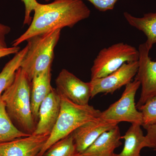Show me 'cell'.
<instances>
[{"label":"cell","instance_id":"6da1fadb","mask_svg":"<svg viewBox=\"0 0 156 156\" xmlns=\"http://www.w3.org/2000/svg\"><path fill=\"white\" fill-rule=\"evenodd\" d=\"M34 12L29 27L14 40L12 47H17L32 37L54 30L72 28L91 14V11L83 0H54L49 4L38 3Z\"/></svg>","mask_w":156,"mask_h":156},{"label":"cell","instance_id":"7a4b0ae2","mask_svg":"<svg viewBox=\"0 0 156 156\" xmlns=\"http://www.w3.org/2000/svg\"><path fill=\"white\" fill-rule=\"evenodd\" d=\"M30 84L27 76L20 67L13 83L1 95L14 125L29 135L33 134L37 126L31 107Z\"/></svg>","mask_w":156,"mask_h":156},{"label":"cell","instance_id":"3957f363","mask_svg":"<svg viewBox=\"0 0 156 156\" xmlns=\"http://www.w3.org/2000/svg\"><path fill=\"white\" fill-rule=\"evenodd\" d=\"M61 96V108L56 125L38 156H42L53 144L71 134L87 122L99 119L101 112L87 105L76 104Z\"/></svg>","mask_w":156,"mask_h":156},{"label":"cell","instance_id":"277c9868","mask_svg":"<svg viewBox=\"0 0 156 156\" xmlns=\"http://www.w3.org/2000/svg\"><path fill=\"white\" fill-rule=\"evenodd\" d=\"M61 30H54L27 41V52L20 67L30 82L35 76L52 67L54 49Z\"/></svg>","mask_w":156,"mask_h":156},{"label":"cell","instance_id":"5b68a950","mask_svg":"<svg viewBox=\"0 0 156 156\" xmlns=\"http://www.w3.org/2000/svg\"><path fill=\"white\" fill-rule=\"evenodd\" d=\"M139 52L136 48L124 43L103 48L93 61L91 80L106 76L120 68L124 63L138 61Z\"/></svg>","mask_w":156,"mask_h":156},{"label":"cell","instance_id":"8992f818","mask_svg":"<svg viewBox=\"0 0 156 156\" xmlns=\"http://www.w3.org/2000/svg\"><path fill=\"white\" fill-rule=\"evenodd\" d=\"M140 86V83L136 78L127 84L120 99L106 110L101 112L99 118L118 124L128 122L142 126V114L136 108L135 103V95Z\"/></svg>","mask_w":156,"mask_h":156},{"label":"cell","instance_id":"52a82bcc","mask_svg":"<svg viewBox=\"0 0 156 156\" xmlns=\"http://www.w3.org/2000/svg\"><path fill=\"white\" fill-rule=\"evenodd\" d=\"M138 50V68L135 78L140 83L141 91L136 104L137 109L147 101L156 97V61L150 57V50L145 43L139 45Z\"/></svg>","mask_w":156,"mask_h":156},{"label":"cell","instance_id":"ba28073f","mask_svg":"<svg viewBox=\"0 0 156 156\" xmlns=\"http://www.w3.org/2000/svg\"><path fill=\"white\" fill-rule=\"evenodd\" d=\"M138 68V61L124 63L120 68L109 75L91 80V98L99 93L113 94L123 86L132 82L136 75Z\"/></svg>","mask_w":156,"mask_h":156},{"label":"cell","instance_id":"9c48e42d","mask_svg":"<svg viewBox=\"0 0 156 156\" xmlns=\"http://www.w3.org/2000/svg\"><path fill=\"white\" fill-rule=\"evenodd\" d=\"M56 90L73 103L79 105H89L91 98L90 83H86L66 69L59 73L56 80Z\"/></svg>","mask_w":156,"mask_h":156},{"label":"cell","instance_id":"30bf717a","mask_svg":"<svg viewBox=\"0 0 156 156\" xmlns=\"http://www.w3.org/2000/svg\"><path fill=\"white\" fill-rule=\"evenodd\" d=\"M50 135L32 134L0 143V156H38Z\"/></svg>","mask_w":156,"mask_h":156},{"label":"cell","instance_id":"8fae6325","mask_svg":"<svg viewBox=\"0 0 156 156\" xmlns=\"http://www.w3.org/2000/svg\"><path fill=\"white\" fill-rule=\"evenodd\" d=\"M61 96L56 89L53 88L50 94L41 104L38 120L33 134H50L56 122L61 108Z\"/></svg>","mask_w":156,"mask_h":156},{"label":"cell","instance_id":"7c38bea8","mask_svg":"<svg viewBox=\"0 0 156 156\" xmlns=\"http://www.w3.org/2000/svg\"><path fill=\"white\" fill-rule=\"evenodd\" d=\"M118 125L99 118L78 127L71 133L78 153L83 152L101 134Z\"/></svg>","mask_w":156,"mask_h":156},{"label":"cell","instance_id":"4fadbf2b","mask_svg":"<svg viewBox=\"0 0 156 156\" xmlns=\"http://www.w3.org/2000/svg\"><path fill=\"white\" fill-rule=\"evenodd\" d=\"M51 67H50L35 76L31 81V107L36 124L38 120L39 110L41 104L50 94L53 88L51 86Z\"/></svg>","mask_w":156,"mask_h":156},{"label":"cell","instance_id":"5bb4252c","mask_svg":"<svg viewBox=\"0 0 156 156\" xmlns=\"http://www.w3.org/2000/svg\"><path fill=\"white\" fill-rule=\"evenodd\" d=\"M121 133L118 125L101 134L79 156H114V151L122 145Z\"/></svg>","mask_w":156,"mask_h":156},{"label":"cell","instance_id":"9a60e30c","mask_svg":"<svg viewBox=\"0 0 156 156\" xmlns=\"http://www.w3.org/2000/svg\"><path fill=\"white\" fill-rule=\"evenodd\" d=\"M123 15L129 25L145 35L147 41L145 44L151 50L156 43V11L146 13L140 17H134L127 12H124Z\"/></svg>","mask_w":156,"mask_h":156},{"label":"cell","instance_id":"2e32d148","mask_svg":"<svg viewBox=\"0 0 156 156\" xmlns=\"http://www.w3.org/2000/svg\"><path fill=\"white\" fill-rule=\"evenodd\" d=\"M140 126L139 124H132L125 135L121 136V139L125 140L122 151L119 154L115 153L114 156H140L145 140Z\"/></svg>","mask_w":156,"mask_h":156},{"label":"cell","instance_id":"e0dca14e","mask_svg":"<svg viewBox=\"0 0 156 156\" xmlns=\"http://www.w3.org/2000/svg\"><path fill=\"white\" fill-rule=\"evenodd\" d=\"M27 50V46L15 54L0 73V96L14 81L17 69L20 67Z\"/></svg>","mask_w":156,"mask_h":156},{"label":"cell","instance_id":"ac0fdd59","mask_svg":"<svg viewBox=\"0 0 156 156\" xmlns=\"http://www.w3.org/2000/svg\"><path fill=\"white\" fill-rule=\"evenodd\" d=\"M1 95L0 96V143L30 135L20 131L14 125L7 113L5 105Z\"/></svg>","mask_w":156,"mask_h":156},{"label":"cell","instance_id":"d6986e66","mask_svg":"<svg viewBox=\"0 0 156 156\" xmlns=\"http://www.w3.org/2000/svg\"><path fill=\"white\" fill-rule=\"evenodd\" d=\"M71 134L53 144L42 156H79Z\"/></svg>","mask_w":156,"mask_h":156},{"label":"cell","instance_id":"ffe728a7","mask_svg":"<svg viewBox=\"0 0 156 156\" xmlns=\"http://www.w3.org/2000/svg\"><path fill=\"white\" fill-rule=\"evenodd\" d=\"M138 110L142 114L144 128L156 124V97L147 101Z\"/></svg>","mask_w":156,"mask_h":156},{"label":"cell","instance_id":"44dd1931","mask_svg":"<svg viewBox=\"0 0 156 156\" xmlns=\"http://www.w3.org/2000/svg\"><path fill=\"white\" fill-rule=\"evenodd\" d=\"M144 129L147 131L145 136L144 147L153 148L156 150V124L146 127Z\"/></svg>","mask_w":156,"mask_h":156},{"label":"cell","instance_id":"7402d4cb","mask_svg":"<svg viewBox=\"0 0 156 156\" xmlns=\"http://www.w3.org/2000/svg\"><path fill=\"white\" fill-rule=\"evenodd\" d=\"M95 9L101 12L112 10L119 0H87Z\"/></svg>","mask_w":156,"mask_h":156},{"label":"cell","instance_id":"603a6c76","mask_svg":"<svg viewBox=\"0 0 156 156\" xmlns=\"http://www.w3.org/2000/svg\"><path fill=\"white\" fill-rule=\"evenodd\" d=\"M25 6V14H24L23 25H30L31 22L32 17L31 14L38 4L37 0H21Z\"/></svg>","mask_w":156,"mask_h":156},{"label":"cell","instance_id":"cb8c5ba5","mask_svg":"<svg viewBox=\"0 0 156 156\" xmlns=\"http://www.w3.org/2000/svg\"><path fill=\"white\" fill-rule=\"evenodd\" d=\"M11 30V27L9 26L0 23V49L8 48L6 42V36Z\"/></svg>","mask_w":156,"mask_h":156},{"label":"cell","instance_id":"d4e9b609","mask_svg":"<svg viewBox=\"0 0 156 156\" xmlns=\"http://www.w3.org/2000/svg\"><path fill=\"white\" fill-rule=\"evenodd\" d=\"M20 51V48L18 46L0 49V58L12 54H16Z\"/></svg>","mask_w":156,"mask_h":156},{"label":"cell","instance_id":"484cf974","mask_svg":"<svg viewBox=\"0 0 156 156\" xmlns=\"http://www.w3.org/2000/svg\"><path fill=\"white\" fill-rule=\"evenodd\" d=\"M45 1H46V2H50L51 0H45Z\"/></svg>","mask_w":156,"mask_h":156}]
</instances>
